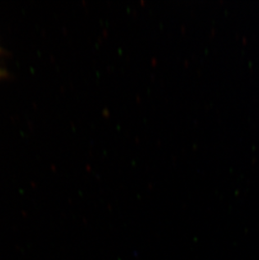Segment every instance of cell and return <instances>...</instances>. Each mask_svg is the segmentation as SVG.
<instances>
[{
    "instance_id": "6da1fadb",
    "label": "cell",
    "mask_w": 259,
    "mask_h": 260,
    "mask_svg": "<svg viewBox=\"0 0 259 260\" xmlns=\"http://www.w3.org/2000/svg\"><path fill=\"white\" fill-rule=\"evenodd\" d=\"M5 76V73L4 72L3 69H0V79H2Z\"/></svg>"
},
{
    "instance_id": "7a4b0ae2",
    "label": "cell",
    "mask_w": 259,
    "mask_h": 260,
    "mask_svg": "<svg viewBox=\"0 0 259 260\" xmlns=\"http://www.w3.org/2000/svg\"><path fill=\"white\" fill-rule=\"evenodd\" d=\"M0 53H1V48H0Z\"/></svg>"
}]
</instances>
